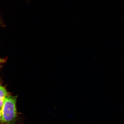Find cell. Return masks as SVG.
Masks as SVG:
<instances>
[{"mask_svg": "<svg viewBox=\"0 0 124 124\" xmlns=\"http://www.w3.org/2000/svg\"><path fill=\"white\" fill-rule=\"evenodd\" d=\"M17 96L9 94L5 98L1 113L2 123L16 124L18 117L16 103Z\"/></svg>", "mask_w": 124, "mask_h": 124, "instance_id": "obj_1", "label": "cell"}, {"mask_svg": "<svg viewBox=\"0 0 124 124\" xmlns=\"http://www.w3.org/2000/svg\"><path fill=\"white\" fill-rule=\"evenodd\" d=\"M9 94H10L5 87L2 85L0 80V114L1 115L4 99Z\"/></svg>", "mask_w": 124, "mask_h": 124, "instance_id": "obj_2", "label": "cell"}, {"mask_svg": "<svg viewBox=\"0 0 124 124\" xmlns=\"http://www.w3.org/2000/svg\"><path fill=\"white\" fill-rule=\"evenodd\" d=\"M6 62V60L4 59L0 58V64L4 63Z\"/></svg>", "mask_w": 124, "mask_h": 124, "instance_id": "obj_3", "label": "cell"}, {"mask_svg": "<svg viewBox=\"0 0 124 124\" xmlns=\"http://www.w3.org/2000/svg\"><path fill=\"white\" fill-rule=\"evenodd\" d=\"M2 123V120H1V114H0V124Z\"/></svg>", "mask_w": 124, "mask_h": 124, "instance_id": "obj_4", "label": "cell"}, {"mask_svg": "<svg viewBox=\"0 0 124 124\" xmlns=\"http://www.w3.org/2000/svg\"><path fill=\"white\" fill-rule=\"evenodd\" d=\"M1 17L0 16V25H1V24H2V22H1Z\"/></svg>", "mask_w": 124, "mask_h": 124, "instance_id": "obj_5", "label": "cell"}]
</instances>
